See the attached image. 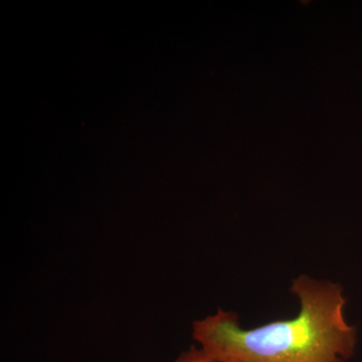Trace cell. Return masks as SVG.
Segmentation results:
<instances>
[{
  "label": "cell",
  "mask_w": 362,
  "mask_h": 362,
  "mask_svg": "<svg viewBox=\"0 0 362 362\" xmlns=\"http://www.w3.org/2000/svg\"><path fill=\"white\" fill-rule=\"evenodd\" d=\"M297 316L252 329L233 311L218 310L192 324V337L214 362H346L354 356L356 328L344 315L341 286L300 275L292 282Z\"/></svg>",
  "instance_id": "cell-1"
},
{
  "label": "cell",
  "mask_w": 362,
  "mask_h": 362,
  "mask_svg": "<svg viewBox=\"0 0 362 362\" xmlns=\"http://www.w3.org/2000/svg\"><path fill=\"white\" fill-rule=\"evenodd\" d=\"M175 362H214L204 350L199 347L192 346L177 357Z\"/></svg>",
  "instance_id": "cell-2"
}]
</instances>
